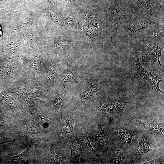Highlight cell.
Returning <instances> with one entry per match:
<instances>
[{"label": "cell", "mask_w": 164, "mask_h": 164, "mask_svg": "<svg viewBox=\"0 0 164 164\" xmlns=\"http://www.w3.org/2000/svg\"><path fill=\"white\" fill-rule=\"evenodd\" d=\"M163 19L146 14L139 16L134 15L124 25L121 31L134 41L142 38L144 40Z\"/></svg>", "instance_id": "6da1fadb"}, {"label": "cell", "mask_w": 164, "mask_h": 164, "mask_svg": "<svg viewBox=\"0 0 164 164\" xmlns=\"http://www.w3.org/2000/svg\"><path fill=\"white\" fill-rule=\"evenodd\" d=\"M107 13L111 33V40L114 39L118 31L134 15L121 7L116 0H108Z\"/></svg>", "instance_id": "7a4b0ae2"}, {"label": "cell", "mask_w": 164, "mask_h": 164, "mask_svg": "<svg viewBox=\"0 0 164 164\" xmlns=\"http://www.w3.org/2000/svg\"><path fill=\"white\" fill-rule=\"evenodd\" d=\"M135 42H136L142 52V59L144 61L153 69L159 70L163 72V65L161 63L160 58L163 52V42H153L152 46H148L142 38Z\"/></svg>", "instance_id": "3957f363"}, {"label": "cell", "mask_w": 164, "mask_h": 164, "mask_svg": "<svg viewBox=\"0 0 164 164\" xmlns=\"http://www.w3.org/2000/svg\"><path fill=\"white\" fill-rule=\"evenodd\" d=\"M135 60L139 75L145 84L152 88L158 91L163 93L159 89V85L162 80H159L156 77L154 76L151 73L142 67L139 61L138 54L135 48Z\"/></svg>", "instance_id": "277c9868"}, {"label": "cell", "mask_w": 164, "mask_h": 164, "mask_svg": "<svg viewBox=\"0 0 164 164\" xmlns=\"http://www.w3.org/2000/svg\"><path fill=\"white\" fill-rule=\"evenodd\" d=\"M41 140V138L32 140L27 149L22 153L13 157V160L18 161L27 159H30L33 158L36 149Z\"/></svg>", "instance_id": "5b68a950"}, {"label": "cell", "mask_w": 164, "mask_h": 164, "mask_svg": "<svg viewBox=\"0 0 164 164\" xmlns=\"http://www.w3.org/2000/svg\"><path fill=\"white\" fill-rule=\"evenodd\" d=\"M71 151V164H80L81 149L79 144L74 138H72L67 145Z\"/></svg>", "instance_id": "8992f818"}, {"label": "cell", "mask_w": 164, "mask_h": 164, "mask_svg": "<svg viewBox=\"0 0 164 164\" xmlns=\"http://www.w3.org/2000/svg\"><path fill=\"white\" fill-rule=\"evenodd\" d=\"M164 28L163 19L155 26L151 33L145 39L154 42L162 41L164 40Z\"/></svg>", "instance_id": "52a82bcc"}, {"label": "cell", "mask_w": 164, "mask_h": 164, "mask_svg": "<svg viewBox=\"0 0 164 164\" xmlns=\"http://www.w3.org/2000/svg\"><path fill=\"white\" fill-rule=\"evenodd\" d=\"M138 0L146 11V15L157 17L160 8L159 4H156L152 0Z\"/></svg>", "instance_id": "ba28073f"}, {"label": "cell", "mask_w": 164, "mask_h": 164, "mask_svg": "<svg viewBox=\"0 0 164 164\" xmlns=\"http://www.w3.org/2000/svg\"><path fill=\"white\" fill-rule=\"evenodd\" d=\"M163 124L157 122L155 119L151 123H148L147 129L153 132L159 137L163 136Z\"/></svg>", "instance_id": "9c48e42d"}, {"label": "cell", "mask_w": 164, "mask_h": 164, "mask_svg": "<svg viewBox=\"0 0 164 164\" xmlns=\"http://www.w3.org/2000/svg\"><path fill=\"white\" fill-rule=\"evenodd\" d=\"M61 155L57 153L55 151V149L53 148H51L49 154L46 159V161L47 163H60L63 162L61 160Z\"/></svg>", "instance_id": "30bf717a"}, {"label": "cell", "mask_w": 164, "mask_h": 164, "mask_svg": "<svg viewBox=\"0 0 164 164\" xmlns=\"http://www.w3.org/2000/svg\"><path fill=\"white\" fill-rule=\"evenodd\" d=\"M100 85L99 82L96 81L89 85L82 95V99L87 100L91 97L96 92Z\"/></svg>", "instance_id": "8fae6325"}, {"label": "cell", "mask_w": 164, "mask_h": 164, "mask_svg": "<svg viewBox=\"0 0 164 164\" xmlns=\"http://www.w3.org/2000/svg\"><path fill=\"white\" fill-rule=\"evenodd\" d=\"M143 136L137 147L138 151L141 154L146 153L150 149V145L148 139L146 136Z\"/></svg>", "instance_id": "7c38bea8"}, {"label": "cell", "mask_w": 164, "mask_h": 164, "mask_svg": "<svg viewBox=\"0 0 164 164\" xmlns=\"http://www.w3.org/2000/svg\"><path fill=\"white\" fill-rule=\"evenodd\" d=\"M121 103L118 102H114L104 104L101 106L100 110L102 112H108L113 111L116 110L121 106Z\"/></svg>", "instance_id": "4fadbf2b"}, {"label": "cell", "mask_w": 164, "mask_h": 164, "mask_svg": "<svg viewBox=\"0 0 164 164\" xmlns=\"http://www.w3.org/2000/svg\"><path fill=\"white\" fill-rule=\"evenodd\" d=\"M80 141L82 145L90 152H94V150L92 147L89 140L87 133H84L80 138Z\"/></svg>", "instance_id": "5bb4252c"}, {"label": "cell", "mask_w": 164, "mask_h": 164, "mask_svg": "<svg viewBox=\"0 0 164 164\" xmlns=\"http://www.w3.org/2000/svg\"><path fill=\"white\" fill-rule=\"evenodd\" d=\"M74 123L73 120H70L62 127L61 132L63 136L67 137L71 134L73 130Z\"/></svg>", "instance_id": "9a60e30c"}, {"label": "cell", "mask_w": 164, "mask_h": 164, "mask_svg": "<svg viewBox=\"0 0 164 164\" xmlns=\"http://www.w3.org/2000/svg\"><path fill=\"white\" fill-rule=\"evenodd\" d=\"M120 135L121 140L125 143H128L131 140L132 138L131 134L128 132L125 131L122 132Z\"/></svg>", "instance_id": "2e32d148"}, {"label": "cell", "mask_w": 164, "mask_h": 164, "mask_svg": "<svg viewBox=\"0 0 164 164\" xmlns=\"http://www.w3.org/2000/svg\"><path fill=\"white\" fill-rule=\"evenodd\" d=\"M26 129L30 133H37L39 132V130L36 125H34L32 123H26Z\"/></svg>", "instance_id": "e0dca14e"}, {"label": "cell", "mask_w": 164, "mask_h": 164, "mask_svg": "<svg viewBox=\"0 0 164 164\" xmlns=\"http://www.w3.org/2000/svg\"><path fill=\"white\" fill-rule=\"evenodd\" d=\"M114 159L116 162L119 163H123L125 161L124 156L120 151H117L115 153Z\"/></svg>", "instance_id": "ac0fdd59"}, {"label": "cell", "mask_w": 164, "mask_h": 164, "mask_svg": "<svg viewBox=\"0 0 164 164\" xmlns=\"http://www.w3.org/2000/svg\"><path fill=\"white\" fill-rule=\"evenodd\" d=\"M98 144L102 147H104L107 145V140L106 137L102 134H99L97 138Z\"/></svg>", "instance_id": "d6986e66"}, {"label": "cell", "mask_w": 164, "mask_h": 164, "mask_svg": "<svg viewBox=\"0 0 164 164\" xmlns=\"http://www.w3.org/2000/svg\"><path fill=\"white\" fill-rule=\"evenodd\" d=\"M74 72L72 70L68 71L64 77L63 80L65 81H70L74 77Z\"/></svg>", "instance_id": "ffe728a7"}, {"label": "cell", "mask_w": 164, "mask_h": 164, "mask_svg": "<svg viewBox=\"0 0 164 164\" xmlns=\"http://www.w3.org/2000/svg\"><path fill=\"white\" fill-rule=\"evenodd\" d=\"M64 96L60 94L58 95L56 99L55 104L57 108H59L62 104Z\"/></svg>", "instance_id": "44dd1931"}, {"label": "cell", "mask_w": 164, "mask_h": 164, "mask_svg": "<svg viewBox=\"0 0 164 164\" xmlns=\"http://www.w3.org/2000/svg\"><path fill=\"white\" fill-rule=\"evenodd\" d=\"M134 121L137 122L144 126V127L147 129L148 123L143 120H140L138 118H136Z\"/></svg>", "instance_id": "7402d4cb"}, {"label": "cell", "mask_w": 164, "mask_h": 164, "mask_svg": "<svg viewBox=\"0 0 164 164\" xmlns=\"http://www.w3.org/2000/svg\"><path fill=\"white\" fill-rule=\"evenodd\" d=\"M161 162H162L161 161V159H157L144 163L143 164H156L160 163H161Z\"/></svg>", "instance_id": "603a6c76"}, {"label": "cell", "mask_w": 164, "mask_h": 164, "mask_svg": "<svg viewBox=\"0 0 164 164\" xmlns=\"http://www.w3.org/2000/svg\"><path fill=\"white\" fill-rule=\"evenodd\" d=\"M70 2L72 3H75V0H69Z\"/></svg>", "instance_id": "cb8c5ba5"}]
</instances>
